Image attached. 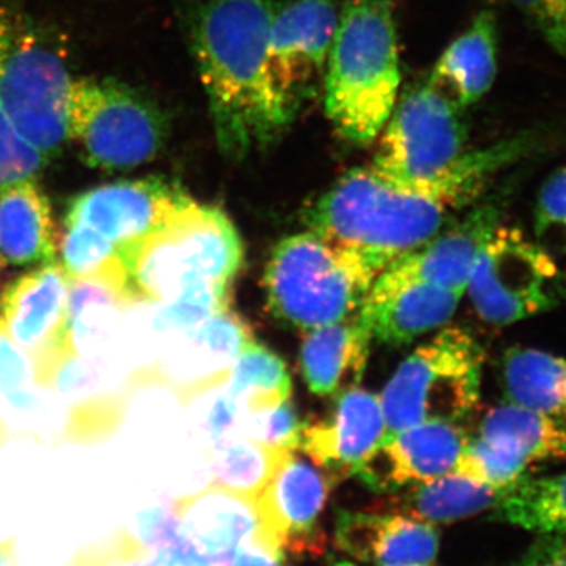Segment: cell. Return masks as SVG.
<instances>
[{
	"mask_svg": "<svg viewBox=\"0 0 566 566\" xmlns=\"http://www.w3.org/2000/svg\"><path fill=\"white\" fill-rule=\"evenodd\" d=\"M515 139L464 151L441 181L411 188L387 180L370 166L349 170L304 211L308 232L359 253L379 274L422 248L444 229L452 212L482 197L495 175L515 166Z\"/></svg>",
	"mask_w": 566,
	"mask_h": 566,
	"instance_id": "1",
	"label": "cell"
},
{
	"mask_svg": "<svg viewBox=\"0 0 566 566\" xmlns=\"http://www.w3.org/2000/svg\"><path fill=\"white\" fill-rule=\"evenodd\" d=\"M283 0H205L189 14V43L219 150L241 161L268 150L294 115L268 73V41Z\"/></svg>",
	"mask_w": 566,
	"mask_h": 566,
	"instance_id": "2",
	"label": "cell"
},
{
	"mask_svg": "<svg viewBox=\"0 0 566 566\" xmlns=\"http://www.w3.org/2000/svg\"><path fill=\"white\" fill-rule=\"evenodd\" d=\"M392 0H344L324 76V106L340 139L374 144L400 96Z\"/></svg>",
	"mask_w": 566,
	"mask_h": 566,
	"instance_id": "3",
	"label": "cell"
},
{
	"mask_svg": "<svg viewBox=\"0 0 566 566\" xmlns=\"http://www.w3.org/2000/svg\"><path fill=\"white\" fill-rule=\"evenodd\" d=\"M378 275L359 253L305 232L275 245L263 281L274 318L308 333L356 318Z\"/></svg>",
	"mask_w": 566,
	"mask_h": 566,
	"instance_id": "4",
	"label": "cell"
},
{
	"mask_svg": "<svg viewBox=\"0 0 566 566\" xmlns=\"http://www.w3.org/2000/svg\"><path fill=\"white\" fill-rule=\"evenodd\" d=\"M123 263L142 303L167 304L196 290H229L243 245L226 212L193 200Z\"/></svg>",
	"mask_w": 566,
	"mask_h": 566,
	"instance_id": "5",
	"label": "cell"
},
{
	"mask_svg": "<svg viewBox=\"0 0 566 566\" xmlns=\"http://www.w3.org/2000/svg\"><path fill=\"white\" fill-rule=\"evenodd\" d=\"M66 136L81 158L103 172H128L153 161L170 136L169 117L147 95L125 82H71Z\"/></svg>",
	"mask_w": 566,
	"mask_h": 566,
	"instance_id": "6",
	"label": "cell"
},
{
	"mask_svg": "<svg viewBox=\"0 0 566 566\" xmlns=\"http://www.w3.org/2000/svg\"><path fill=\"white\" fill-rule=\"evenodd\" d=\"M485 352L458 327L441 331L406 357L382 390L387 433L412 424L450 422L479 403Z\"/></svg>",
	"mask_w": 566,
	"mask_h": 566,
	"instance_id": "7",
	"label": "cell"
},
{
	"mask_svg": "<svg viewBox=\"0 0 566 566\" xmlns=\"http://www.w3.org/2000/svg\"><path fill=\"white\" fill-rule=\"evenodd\" d=\"M464 109L430 81L397 99L370 167L397 185L431 188L465 151Z\"/></svg>",
	"mask_w": 566,
	"mask_h": 566,
	"instance_id": "8",
	"label": "cell"
},
{
	"mask_svg": "<svg viewBox=\"0 0 566 566\" xmlns=\"http://www.w3.org/2000/svg\"><path fill=\"white\" fill-rule=\"evenodd\" d=\"M465 290L483 322L509 326L566 303V274L536 241L501 223L480 252Z\"/></svg>",
	"mask_w": 566,
	"mask_h": 566,
	"instance_id": "9",
	"label": "cell"
},
{
	"mask_svg": "<svg viewBox=\"0 0 566 566\" xmlns=\"http://www.w3.org/2000/svg\"><path fill=\"white\" fill-rule=\"evenodd\" d=\"M70 279L52 262L11 281L0 293V318L32 364L33 382L50 386L59 365L76 353L69 323ZM80 353V352H77Z\"/></svg>",
	"mask_w": 566,
	"mask_h": 566,
	"instance_id": "10",
	"label": "cell"
},
{
	"mask_svg": "<svg viewBox=\"0 0 566 566\" xmlns=\"http://www.w3.org/2000/svg\"><path fill=\"white\" fill-rule=\"evenodd\" d=\"M338 14V0H289L275 13L268 73L294 118L324 84Z\"/></svg>",
	"mask_w": 566,
	"mask_h": 566,
	"instance_id": "11",
	"label": "cell"
},
{
	"mask_svg": "<svg viewBox=\"0 0 566 566\" xmlns=\"http://www.w3.org/2000/svg\"><path fill=\"white\" fill-rule=\"evenodd\" d=\"M192 202L178 182L167 178L115 181L74 197L65 222L102 233L115 244L123 260Z\"/></svg>",
	"mask_w": 566,
	"mask_h": 566,
	"instance_id": "12",
	"label": "cell"
},
{
	"mask_svg": "<svg viewBox=\"0 0 566 566\" xmlns=\"http://www.w3.org/2000/svg\"><path fill=\"white\" fill-rule=\"evenodd\" d=\"M333 480L334 476L301 460L292 450L256 495V538L277 553H322L318 520L333 490Z\"/></svg>",
	"mask_w": 566,
	"mask_h": 566,
	"instance_id": "13",
	"label": "cell"
},
{
	"mask_svg": "<svg viewBox=\"0 0 566 566\" xmlns=\"http://www.w3.org/2000/svg\"><path fill=\"white\" fill-rule=\"evenodd\" d=\"M461 294L422 281L394 262L376 277L360 307L359 322L379 344L401 346L444 326Z\"/></svg>",
	"mask_w": 566,
	"mask_h": 566,
	"instance_id": "14",
	"label": "cell"
},
{
	"mask_svg": "<svg viewBox=\"0 0 566 566\" xmlns=\"http://www.w3.org/2000/svg\"><path fill=\"white\" fill-rule=\"evenodd\" d=\"M468 434L450 422L412 424L386 436L354 476L375 493L431 482L455 471Z\"/></svg>",
	"mask_w": 566,
	"mask_h": 566,
	"instance_id": "15",
	"label": "cell"
},
{
	"mask_svg": "<svg viewBox=\"0 0 566 566\" xmlns=\"http://www.w3.org/2000/svg\"><path fill=\"white\" fill-rule=\"evenodd\" d=\"M387 433L381 400L367 390L337 395L329 415L304 423L301 446L314 463L334 479L356 474Z\"/></svg>",
	"mask_w": 566,
	"mask_h": 566,
	"instance_id": "16",
	"label": "cell"
},
{
	"mask_svg": "<svg viewBox=\"0 0 566 566\" xmlns=\"http://www.w3.org/2000/svg\"><path fill=\"white\" fill-rule=\"evenodd\" d=\"M335 546L368 566H430L438 557L439 532L403 513L340 512Z\"/></svg>",
	"mask_w": 566,
	"mask_h": 566,
	"instance_id": "17",
	"label": "cell"
},
{
	"mask_svg": "<svg viewBox=\"0 0 566 566\" xmlns=\"http://www.w3.org/2000/svg\"><path fill=\"white\" fill-rule=\"evenodd\" d=\"M506 205V191L480 200L453 226L444 232L441 230L439 237L436 234L433 240L397 262L416 277L463 296L476 259L501 226Z\"/></svg>",
	"mask_w": 566,
	"mask_h": 566,
	"instance_id": "18",
	"label": "cell"
},
{
	"mask_svg": "<svg viewBox=\"0 0 566 566\" xmlns=\"http://www.w3.org/2000/svg\"><path fill=\"white\" fill-rule=\"evenodd\" d=\"M172 505L182 538L207 560H229L234 547L259 528L255 499L214 483Z\"/></svg>",
	"mask_w": 566,
	"mask_h": 566,
	"instance_id": "19",
	"label": "cell"
},
{
	"mask_svg": "<svg viewBox=\"0 0 566 566\" xmlns=\"http://www.w3.org/2000/svg\"><path fill=\"white\" fill-rule=\"evenodd\" d=\"M59 232L50 199L33 180L0 188V260L17 268L55 262Z\"/></svg>",
	"mask_w": 566,
	"mask_h": 566,
	"instance_id": "20",
	"label": "cell"
},
{
	"mask_svg": "<svg viewBox=\"0 0 566 566\" xmlns=\"http://www.w3.org/2000/svg\"><path fill=\"white\" fill-rule=\"evenodd\" d=\"M497 21L483 10L446 48L428 81L461 107L469 109L493 87L497 74Z\"/></svg>",
	"mask_w": 566,
	"mask_h": 566,
	"instance_id": "21",
	"label": "cell"
},
{
	"mask_svg": "<svg viewBox=\"0 0 566 566\" xmlns=\"http://www.w3.org/2000/svg\"><path fill=\"white\" fill-rule=\"evenodd\" d=\"M370 342L357 316L308 331L301 346V371L308 389L327 397L357 387L367 368Z\"/></svg>",
	"mask_w": 566,
	"mask_h": 566,
	"instance_id": "22",
	"label": "cell"
},
{
	"mask_svg": "<svg viewBox=\"0 0 566 566\" xmlns=\"http://www.w3.org/2000/svg\"><path fill=\"white\" fill-rule=\"evenodd\" d=\"M479 438L527 464L566 458V419L509 403L495 406L480 423Z\"/></svg>",
	"mask_w": 566,
	"mask_h": 566,
	"instance_id": "23",
	"label": "cell"
},
{
	"mask_svg": "<svg viewBox=\"0 0 566 566\" xmlns=\"http://www.w3.org/2000/svg\"><path fill=\"white\" fill-rule=\"evenodd\" d=\"M509 403L566 419V359L542 349L510 348L502 360Z\"/></svg>",
	"mask_w": 566,
	"mask_h": 566,
	"instance_id": "24",
	"label": "cell"
},
{
	"mask_svg": "<svg viewBox=\"0 0 566 566\" xmlns=\"http://www.w3.org/2000/svg\"><path fill=\"white\" fill-rule=\"evenodd\" d=\"M499 494L501 491L493 486L449 472L397 495L392 499V509L424 523H452L493 509Z\"/></svg>",
	"mask_w": 566,
	"mask_h": 566,
	"instance_id": "25",
	"label": "cell"
},
{
	"mask_svg": "<svg viewBox=\"0 0 566 566\" xmlns=\"http://www.w3.org/2000/svg\"><path fill=\"white\" fill-rule=\"evenodd\" d=\"M493 516L538 535H566V472L517 480L501 491Z\"/></svg>",
	"mask_w": 566,
	"mask_h": 566,
	"instance_id": "26",
	"label": "cell"
},
{
	"mask_svg": "<svg viewBox=\"0 0 566 566\" xmlns=\"http://www.w3.org/2000/svg\"><path fill=\"white\" fill-rule=\"evenodd\" d=\"M290 452L240 434L207 447V460L214 485L256 499Z\"/></svg>",
	"mask_w": 566,
	"mask_h": 566,
	"instance_id": "27",
	"label": "cell"
},
{
	"mask_svg": "<svg viewBox=\"0 0 566 566\" xmlns=\"http://www.w3.org/2000/svg\"><path fill=\"white\" fill-rule=\"evenodd\" d=\"M223 386L243 412L277 408L292 397V378L285 363L255 342L244 346Z\"/></svg>",
	"mask_w": 566,
	"mask_h": 566,
	"instance_id": "28",
	"label": "cell"
},
{
	"mask_svg": "<svg viewBox=\"0 0 566 566\" xmlns=\"http://www.w3.org/2000/svg\"><path fill=\"white\" fill-rule=\"evenodd\" d=\"M62 268L70 281H103L125 290L142 303L120 253L102 233L81 223L63 222L59 237Z\"/></svg>",
	"mask_w": 566,
	"mask_h": 566,
	"instance_id": "29",
	"label": "cell"
},
{
	"mask_svg": "<svg viewBox=\"0 0 566 566\" xmlns=\"http://www.w3.org/2000/svg\"><path fill=\"white\" fill-rule=\"evenodd\" d=\"M527 465L526 461L521 458L512 455L476 436L465 442L453 472L502 491L523 479Z\"/></svg>",
	"mask_w": 566,
	"mask_h": 566,
	"instance_id": "30",
	"label": "cell"
},
{
	"mask_svg": "<svg viewBox=\"0 0 566 566\" xmlns=\"http://www.w3.org/2000/svg\"><path fill=\"white\" fill-rule=\"evenodd\" d=\"M536 243L551 255L566 253V166L551 175L536 197L534 211Z\"/></svg>",
	"mask_w": 566,
	"mask_h": 566,
	"instance_id": "31",
	"label": "cell"
},
{
	"mask_svg": "<svg viewBox=\"0 0 566 566\" xmlns=\"http://www.w3.org/2000/svg\"><path fill=\"white\" fill-rule=\"evenodd\" d=\"M303 430V420L297 416L292 400L266 411L244 412L243 434L262 444L297 450Z\"/></svg>",
	"mask_w": 566,
	"mask_h": 566,
	"instance_id": "32",
	"label": "cell"
},
{
	"mask_svg": "<svg viewBox=\"0 0 566 566\" xmlns=\"http://www.w3.org/2000/svg\"><path fill=\"white\" fill-rule=\"evenodd\" d=\"M48 161L11 128L0 109V188L33 180Z\"/></svg>",
	"mask_w": 566,
	"mask_h": 566,
	"instance_id": "33",
	"label": "cell"
},
{
	"mask_svg": "<svg viewBox=\"0 0 566 566\" xmlns=\"http://www.w3.org/2000/svg\"><path fill=\"white\" fill-rule=\"evenodd\" d=\"M212 394L199 417V428L207 447L243 434V409L230 397L223 382L214 386Z\"/></svg>",
	"mask_w": 566,
	"mask_h": 566,
	"instance_id": "34",
	"label": "cell"
},
{
	"mask_svg": "<svg viewBox=\"0 0 566 566\" xmlns=\"http://www.w3.org/2000/svg\"><path fill=\"white\" fill-rule=\"evenodd\" d=\"M542 39L566 59V0H512Z\"/></svg>",
	"mask_w": 566,
	"mask_h": 566,
	"instance_id": "35",
	"label": "cell"
},
{
	"mask_svg": "<svg viewBox=\"0 0 566 566\" xmlns=\"http://www.w3.org/2000/svg\"><path fill=\"white\" fill-rule=\"evenodd\" d=\"M33 382L31 360L20 346L11 340L2 318H0V395H9L28 390Z\"/></svg>",
	"mask_w": 566,
	"mask_h": 566,
	"instance_id": "36",
	"label": "cell"
},
{
	"mask_svg": "<svg viewBox=\"0 0 566 566\" xmlns=\"http://www.w3.org/2000/svg\"><path fill=\"white\" fill-rule=\"evenodd\" d=\"M181 538L174 505L155 506L137 516V542L145 549H159Z\"/></svg>",
	"mask_w": 566,
	"mask_h": 566,
	"instance_id": "37",
	"label": "cell"
},
{
	"mask_svg": "<svg viewBox=\"0 0 566 566\" xmlns=\"http://www.w3.org/2000/svg\"><path fill=\"white\" fill-rule=\"evenodd\" d=\"M229 566H286L285 554L270 549L256 535H252L234 547Z\"/></svg>",
	"mask_w": 566,
	"mask_h": 566,
	"instance_id": "38",
	"label": "cell"
},
{
	"mask_svg": "<svg viewBox=\"0 0 566 566\" xmlns=\"http://www.w3.org/2000/svg\"><path fill=\"white\" fill-rule=\"evenodd\" d=\"M516 566H566V535H539Z\"/></svg>",
	"mask_w": 566,
	"mask_h": 566,
	"instance_id": "39",
	"label": "cell"
},
{
	"mask_svg": "<svg viewBox=\"0 0 566 566\" xmlns=\"http://www.w3.org/2000/svg\"><path fill=\"white\" fill-rule=\"evenodd\" d=\"M66 566H107L106 564H103L102 560H98V558H95L92 556V554H81V556H77L74 558L73 564L66 565Z\"/></svg>",
	"mask_w": 566,
	"mask_h": 566,
	"instance_id": "40",
	"label": "cell"
},
{
	"mask_svg": "<svg viewBox=\"0 0 566 566\" xmlns=\"http://www.w3.org/2000/svg\"><path fill=\"white\" fill-rule=\"evenodd\" d=\"M0 566H17V560H14L13 546L3 547V549H0Z\"/></svg>",
	"mask_w": 566,
	"mask_h": 566,
	"instance_id": "41",
	"label": "cell"
},
{
	"mask_svg": "<svg viewBox=\"0 0 566 566\" xmlns=\"http://www.w3.org/2000/svg\"><path fill=\"white\" fill-rule=\"evenodd\" d=\"M145 557H136V558H126V560L117 562L112 566H156L153 562L145 560Z\"/></svg>",
	"mask_w": 566,
	"mask_h": 566,
	"instance_id": "42",
	"label": "cell"
},
{
	"mask_svg": "<svg viewBox=\"0 0 566 566\" xmlns=\"http://www.w3.org/2000/svg\"><path fill=\"white\" fill-rule=\"evenodd\" d=\"M7 441H9V430H7V424L0 417V449L7 444Z\"/></svg>",
	"mask_w": 566,
	"mask_h": 566,
	"instance_id": "43",
	"label": "cell"
},
{
	"mask_svg": "<svg viewBox=\"0 0 566 566\" xmlns=\"http://www.w3.org/2000/svg\"><path fill=\"white\" fill-rule=\"evenodd\" d=\"M333 566H360V565L354 564V562H349V560H338V562H334Z\"/></svg>",
	"mask_w": 566,
	"mask_h": 566,
	"instance_id": "44",
	"label": "cell"
},
{
	"mask_svg": "<svg viewBox=\"0 0 566 566\" xmlns=\"http://www.w3.org/2000/svg\"><path fill=\"white\" fill-rule=\"evenodd\" d=\"M13 546V543H11V539H2L0 538V549H3V547Z\"/></svg>",
	"mask_w": 566,
	"mask_h": 566,
	"instance_id": "45",
	"label": "cell"
},
{
	"mask_svg": "<svg viewBox=\"0 0 566 566\" xmlns=\"http://www.w3.org/2000/svg\"><path fill=\"white\" fill-rule=\"evenodd\" d=\"M2 260H0V271H2Z\"/></svg>",
	"mask_w": 566,
	"mask_h": 566,
	"instance_id": "46",
	"label": "cell"
}]
</instances>
